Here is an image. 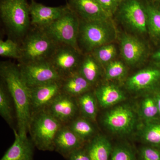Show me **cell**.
I'll return each mask as SVG.
<instances>
[{"label": "cell", "instance_id": "obj_1", "mask_svg": "<svg viewBox=\"0 0 160 160\" xmlns=\"http://www.w3.org/2000/svg\"><path fill=\"white\" fill-rule=\"evenodd\" d=\"M0 76L14 103L18 133L21 137H28L32 118L29 88L23 79L19 65L11 62H1Z\"/></svg>", "mask_w": 160, "mask_h": 160}, {"label": "cell", "instance_id": "obj_2", "mask_svg": "<svg viewBox=\"0 0 160 160\" xmlns=\"http://www.w3.org/2000/svg\"><path fill=\"white\" fill-rule=\"evenodd\" d=\"M0 17L9 38L21 44L31 27L28 0H0Z\"/></svg>", "mask_w": 160, "mask_h": 160}, {"label": "cell", "instance_id": "obj_3", "mask_svg": "<svg viewBox=\"0 0 160 160\" xmlns=\"http://www.w3.org/2000/svg\"><path fill=\"white\" fill-rule=\"evenodd\" d=\"M59 44L42 28L31 26L21 42L19 64L49 60Z\"/></svg>", "mask_w": 160, "mask_h": 160}, {"label": "cell", "instance_id": "obj_4", "mask_svg": "<svg viewBox=\"0 0 160 160\" xmlns=\"http://www.w3.org/2000/svg\"><path fill=\"white\" fill-rule=\"evenodd\" d=\"M80 21L78 44L80 50L82 48L87 53L112 42L116 38V30L111 19Z\"/></svg>", "mask_w": 160, "mask_h": 160}, {"label": "cell", "instance_id": "obj_5", "mask_svg": "<svg viewBox=\"0 0 160 160\" xmlns=\"http://www.w3.org/2000/svg\"><path fill=\"white\" fill-rule=\"evenodd\" d=\"M63 126L46 109L33 113L29 132L35 147L41 151H54L55 138Z\"/></svg>", "mask_w": 160, "mask_h": 160}, {"label": "cell", "instance_id": "obj_6", "mask_svg": "<svg viewBox=\"0 0 160 160\" xmlns=\"http://www.w3.org/2000/svg\"><path fill=\"white\" fill-rule=\"evenodd\" d=\"M80 23L78 16L69 7L61 18L42 29L59 44L71 46L82 52L78 44Z\"/></svg>", "mask_w": 160, "mask_h": 160}, {"label": "cell", "instance_id": "obj_7", "mask_svg": "<svg viewBox=\"0 0 160 160\" xmlns=\"http://www.w3.org/2000/svg\"><path fill=\"white\" fill-rule=\"evenodd\" d=\"M137 114L129 104H122L106 112L103 116V125L113 134L127 135L133 131Z\"/></svg>", "mask_w": 160, "mask_h": 160}, {"label": "cell", "instance_id": "obj_8", "mask_svg": "<svg viewBox=\"0 0 160 160\" xmlns=\"http://www.w3.org/2000/svg\"><path fill=\"white\" fill-rule=\"evenodd\" d=\"M18 65L23 79L29 88L51 82H60L63 78L49 60Z\"/></svg>", "mask_w": 160, "mask_h": 160}, {"label": "cell", "instance_id": "obj_9", "mask_svg": "<svg viewBox=\"0 0 160 160\" xmlns=\"http://www.w3.org/2000/svg\"><path fill=\"white\" fill-rule=\"evenodd\" d=\"M119 14L129 28L140 33L147 32L146 7L139 0H124L119 6Z\"/></svg>", "mask_w": 160, "mask_h": 160}, {"label": "cell", "instance_id": "obj_10", "mask_svg": "<svg viewBox=\"0 0 160 160\" xmlns=\"http://www.w3.org/2000/svg\"><path fill=\"white\" fill-rule=\"evenodd\" d=\"M83 55L71 46L59 44L49 61L63 78L77 71Z\"/></svg>", "mask_w": 160, "mask_h": 160}, {"label": "cell", "instance_id": "obj_11", "mask_svg": "<svg viewBox=\"0 0 160 160\" xmlns=\"http://www.w3.org/2000/svg\"><path fill=\"white\" fill-rule=\"evenodd\" d=\"M126 86L133 92L154 91L160 87V66L155 64L138 72L128 78Z\"/></svg>", "mask_w": 160, "mask_h": 160}, {"label": "cell", "instance_id": "obj_12", "mask_svg": "<svg viewBox=\"0 0 160 160\" xmlns=\"http://www.w3.org/2000/svg\"><path fill=\"white\" fill-rule=\"evenodd\" d=\"M69 9L68 5L50 7L31 0L29 3L31 26L44 28L61 18Z\"/></svg>", "mask_w": 160, "mask_h": 160}, {"label": "cell", "instance_id": "obj_13", "mask_svg": "<svg viewBox=\"0 0 160 160\" xmlns=\"http://www.w3.org/2000/svg\"><path fill=\"white\" fill-rule=\"evenodd\" d=\"M61 81L51 82L29 88L32 115L46 109L62 92Z\"/></svg>", "mask_w": 160, "mask_h": 160}, {"label": "cell", "instance_id": "obj_14", "mask_svg": "<svg viewBox=\"0 0 160 160\" xmlns=\"http://www.w3.org/2000/svg\"><path fill=\"white\" fill-rule=\"evenodd\" d=\"M45 109L63 125L75 118L79 111L76 98L62 92Z\"/></svg>", "mask_w": 160, "mask_h": 160}, {"label": "cell", "instance_id": "obj_15", "mask_svg": "<svg viewBox=\"0 0 160 160\" xmlns=\"http://www.w3.org/2000/svg\"><path fill=\"white\" fill-rule=\"evenodd\" d=\"M67 5L80 20L84 21L111 19L96 0H69Z\"/></svg>", "mask_w": 160, "mask_h": 160}, {"label": "cell", "instance_id": "obj_16", "mask_svg": "<svg viewBox=\"0 0 160 160\" xmlns=\"http://www.w3.org/2000/svg\"><path fill=\"white\" fill-rule=\"evenodd\" d=\"M120 50L122 58L129 66L141 63L147 53L146 46L138 38L127 34L122 35L120 39Z\"/></svg>", "mask_w": 160, "mask_h": 160}, {"label": "cell", "instance_id": "obj_17", "mask_svg": "<svg viewBox=\"0 0 160 160\" xmlns=\"http://www.w3.org/2000/svg\"><path fill=\"white\" fill-rule=\"evenodd\" d=\"M86 144L67 125H63L55 138L54 151L67 159L73 152Z\"/></svg>", "mask_w": 160, "mask_h": 160}, {"label": "cell", "instance_id": "obj_18", "mask_svg": "<svg viewBox=\"0 0 160 160\" xmlns=\"http://www.w3.org/2000/svg\"><path fill=\"white\" fill-rule=\"evenodd\" d=\"M14 142L7 149L1 160H33L35 146L28 137H21L15 129Z\"/></svg>", "mask_w": 160, "mask_h": 160}, {"label": "cell", "instance_id": "obj_19", "mask_svg": "<svg viewBox=\"0 0 160 160\" xmlns=\"http://www.w3.org/2000/svg\"><path fill=\"white\" fill-rule=\"evenodd\" d=\"M98 103L102 108L114 106L126 99V95L121 88L112 84L98 86L94 91Z\"/></svg>", "mask_w": 160, "mask_h": 160}, {"label": "cell", "instance_id": "obj_20", "mask_svg": "<svg viewBox=\"0 0 160 160\" xmlns=\"http://www.w3.org/2000/svg\"><path fill=\"white\" fill-rule=\"evenodd\" d=\"M92 87L78 71L65 77L61 81L62 92L75 98L91 91Z\"/></svg>", "mask_w": 160, "mask_h": 160}, {"label": "cell", "instance_id": "obj_21", "mask_svg": "<svg viewBox=\"0 0 160 160\" xmlns=\"http://www.w3.org/2000/svg\"><path fill=\"white\" fill-rule=\"evenodd\" d=\"M91 160H110L113 147L105 136L97 134L85 146Z\"/></svg>", "mask_w": 160, "mask_h": 160}, {"label": "cell", "instance_id": "obj_22", "mask_svg": "<svg viewBox=\"0 0 160 160\" xmlns=\"http://www.w3.org/2000/svg\"><path fill=\"white\" fill-rule=\"evenodd\" d=\"M101 67L91 53H86L83 55L78 71L93 86L99 79Z\"/></svg>", "mask_w": 160, "mask_h": 160}, {"label": "cell", "instance_id": "obj_23", "mask_svg": "<svg viewBox=\"0 0 160 160\" xmlns=\"http://www.w3.org/2000/svg\"><path fill=\"white\" fill-rule=\"evenodd\" d=\"M93 122L83 116L77 117L67 126L86 144L97 134Z\"/></svg>", "mask_w": 160, "mask_h": 160}, {"label": "cell", "instance_id": "obj_24", "mask_svg": "<svg viewBox=\"0 0 160 160\" xmlns=\"http://www.w3.org/2000/svg\"><path fill=\"white\" fill-rule=\"evenodd\" d=\"M139 135L146 145L160 149V118L144 122Z\"/></svg>", "mask_w": 160, "mask_h": 160}, {"label": "cell", "instance_id": "obj_25", "mask_svg": "<svg viewBox=\"0 0 160 160\" xmlns=\"http://www.w3.org/2000/svg\"><path fill=\"white\" fill-rule=\"evenodd\" d=\"M76 100L82 116L93 122H95L98 113V101L94 92H88L76 98Z\"/></svg>", "mask_w": 160, "mask_h": 160}, {"label": "cell", "instance_id": "obj_26", "mask_svg": "<svg viewBox=\"0 0 160 160\" xmlns=\"http://www.w3.org/2000/svg\"><path fill=\"white\" fill-rule=\"evenodd\" d=\"M138 113L144 122L160 118L153 92H150L142 100L140 104Z\"/></svg>", "mask_w": 160, "mask_h": 160}, {"label": "cell", "instance_id": "obj_27", "mask_svg": "<svg viewBox=\"0 0 160 160\" xmlns=\"http://www.w3.org/2000/svg\"><path fill=\"white\" fill-rule=\"evenodd\" d=\"M147 13V31L155 42L160 43V9L152 5L146 6Z\"/></svg>", "mask_w": 160, "mask_h": 160}, {"label": "cell", "instance_id": "obj_28", "mask_svg": "<svg viewBox=\"0 0 160 160\" xmlns=\"http://www.w3.org/2000/svg\"><path fill=\"white\" fill-rule=\"evenodd\" d=\"M11 97L2 80L0 84V115L10 127L13 126L14 118Z\"/></svg>", "mask_w": 160, "mask_h": 160}, {"label": "cell", "instance_id": "obj_29", "mask_svg": "<svg viewBox=\"0 0 160 160\" xmlns=\"http://www.w3.org/2000/svg\"><path fill=\"white\" fill-rule=\"evenodd\" d=\"M90 53L100 66L106 67L114 60L117 53V49L115 45L111 43L98 47Z\"/></svg>", "mask_w": 160, "mask_h": 160}, {"label": "cell", "instance_id": "obj_30", "mask_svg": "<svg viewBox=\"0 0 160 160\" xmlns=\"http://www.w3.org/2000/svg\"><path fill=\"white\" fill-rule=\"evenodd\" d=\"M0 56L19 61L22 57L21 44L12 39L0 40Z\"/></svg>", "mask_w": 160, "mask_h": 160}, {"label": "cell", "instance_id": "obj_31", "mask_svg": "<svg viewBox=\"0 0 160 160\" xmlns=\"http://www.w3.org/2000/svg\"><path fill=\"white\" fill-rule=\"evenodd\" d=\"M127 69L125 64L118 60H113L106 66L105 78L107 80H119L125 76Z\"/></svg>", "mask_w": 160, "mask_h": 160}, {"label": "cell", "instance_id": "obj_32", "mask_svg": "<svg viewBox=\"0 0 160 160\" xmlns=\"http://www.w3.org/2000/svg\"><path fill=\"white\" fill-rule=\"evenodd\" d=\"M110 160H137V158L130 146L121 144L113 147Z\"/></svg>", "mask_w": 160, "mask_h": 160}, {"label": "cell", "instance_id": "obj_33", "mask_svg": "<svg viewBox=\"0 0 160 160\" xmlns=\"http://www.w3.org/2000/svg\"><path fill=\"white\" fill-rule=\"evenodd\" d=\"M140 160H160V149L148 145L139 150Z\"/></svg>", "mask_w": 160, "mask_h": 160}, {"label": "cell", "instance_id": "obj_34", "mask_svg": "<svg viewBox=\"0 0 160 160\" xmlns=\"http://www.w3.org/2000/svg\"><path fill=\"white\" fill-rule=\"evenodd\" d=\"M104 11L111 17L118 9L120 4L115 0H96Z\"/></svg>", "mask_w": 160, "mask_h": 160}, {"label": "cell", "instance_id": "obj_35", "mask_svg": "<svg viewBox=\"0 0 160 160\" xmlns=\"http://www.w3.org/2000/svg\"><path fill=\"white\" fill-rule=\"evenodd\" d=\"M67 160H91L85 146L72 152Z\"/></svg>", "mask_w": 160, "mask_h": 160}, {"label": "cell", "instance_id": "obj_36", "mask_svg": "<svg viewBox=\"0 0 160 160\" xmlns=\"http://www.w3.org/2000/svg\"><path fill=\"white\" fill-rule=\"evenodd\" d=\"M154 93L157 104L158 110L160 118V87L153 91Z\"/></svg>", "mask_w": 160, "mask_h": 160}, {"label": "cell", "instance_id": "obj_37", "mask_svg": "<svg viewBox=\"0 0 160 160\" xmlns=\"http://www.w3.org/2000/svg\"><path fill=\"white\" fill-rule=\"evenodd\" d=\"M152 58L156 65L160 66V48L152 54Z\"/></svg>", "mask_w": 160, "mask_h": 160}, {"label": "cell", "instance_id": "obj_38", "mask_svg": "<svg viewBox=\"0 0 160 160\" xmlns=\"http://www.w3.org/2000/svg\"><path fill=\"white\" fill-rule=\"evenodd\" d=\"M115 1H116V2H117L119 4H120L122 2H123L124 0H115Z\"/></svg>", "mask_w": 160, "mask_h": 160}, {"label": "cell", "instance_id": "obj_39", "mask_svg": "<svg viewBox=\"0 0 160 160\" xmlns=\"http://www.w3.org/2000/svg\"><path fill=\"white\" fill-rule=\"evenodd\" d=\"M158 1L160 3V0H158Z\"/></svg>", "mask_w": 160, "mask_h": 160}]
</instances>
